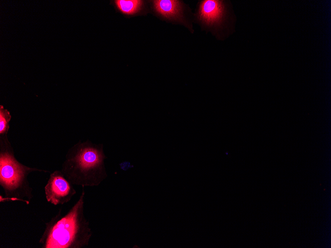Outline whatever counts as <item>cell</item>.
<instances>
[{
  "instance_id": "4",
  "label": "cell",
  "mask_w": 331,
  "mask_h": 248,
  "mask_svg": "<svg viewBox=\"0 0 331 248\" xmlns=\"http://www.w3.org/2000/svg\"><path fill=\"white\" fill-rule=\"evenodd\" d=\"M26 170L27 168L17 162L11 154L1 153L0 185L10 199L20 200L19 197H28L23 188Z\"/></svg>"
},
{
  "instance_id": "1",
  "label": "cell",
  "mask_w": 331,
  "mask_h": 248,
  "mask_svg": "<svg viewBox=\"0 0 331 248\" xmlns=\"http://www.w3.org/2000/svg\"><path fill=\"white\" fill-rule=\"evenodd\" d=\"M83 194L79 201L62 218L47 227L44 234L43 248H68L78 247L82 233L80 211L83 207Z\"/></svg>"
},
{
  "instance_id": "8",
  "label": "cell",
  "mask_w": 331,
  "mask_h": 248,
  "mask_svg": "<svg viewBox=\"0 0 331 248\" xmlns=\"http://www.w3.org/2000/svg\"><path fill=\"white\" fill-rule=\"evenodd\" d=\"M9 112L0 105V132L3 134L7 131L8 122L10 119Z\"/></svg>"
},
{
  "instance_id": "7",
  "label": "cell",
  "mask_w": 331,
  "mask_h": 248,
  "mask_svg": "<svg viewBox=\"0 0 331 248\" xmlns=\"http://www.w3.org/2000/svg\"><path fill=\"white\" fill-rule=\"evenodd\" d=\"M114 3L121 12L127 15L137 13L143 6V1L138 0H117Z\"/></svg>"
},
{
  "instance_id": "6",
  "label": "cell",
  "mask_w": 331,
  "mask_h": 248,
  "mask_svg": "<svg viewBox=\"0 0 331 248\" xmlns=\"http://www.w3.org/2000/svg\"><path fill=\"white\" fill-rule=\"evenodd\" d=\"M152 7L155 12L166 19L182 22L193 32V26L190 21L185 19V7L182 2L175 0H156L152 1ZM194 31V30H193Z\"/></svg>"
},
{
  "instance_id": "5",
  "label": "cell",
  "mask_w": 331,
  "mask_h": 248,
  "mask_svg": "<svg viewBox=\"0 0 331 248\" xmlns=\"http://www.w3.org/2000/svg\"><path fill=\"white\" fill-rule=\"evenodd\" d=\"M45 191L47 201L54 205L68 202L75 193L68 182L57 171L51 174Z\"/></svg>"
},
{
  "instance_id": "3",
  "label": "cell",
  "mask_w": 331,
  "mask_h": 248,
  "mask_svg": "<svg viewBox=\"0 0 331 248\" xmlns=\"http://www.w3.org/2000/svg\"><path fill=\"white\" fill-rule=\"evenodd\" d=\"M104 155L97 148L83 144L77 148L69 159L74 176L70 181L75 184L90 185L99 183V174H102Z\"/></svg>"
},
{
  "instance_id": "2",
  "label": "cell",
  "mask_w": 331,
  "mask_h": 248,
  "mask_svg": "<svg viewBox=\"0 0 331 248\" xmlns=\"http://www.w3.org/2000/svg\"><path fill=\"white\" fill-rule=\"evenodd\" d=\"M195 16L203 29L220 40L225 38L233 29L232 13L228 2L225 0L200 1Z\"/></svg>"
}]
</instances>
